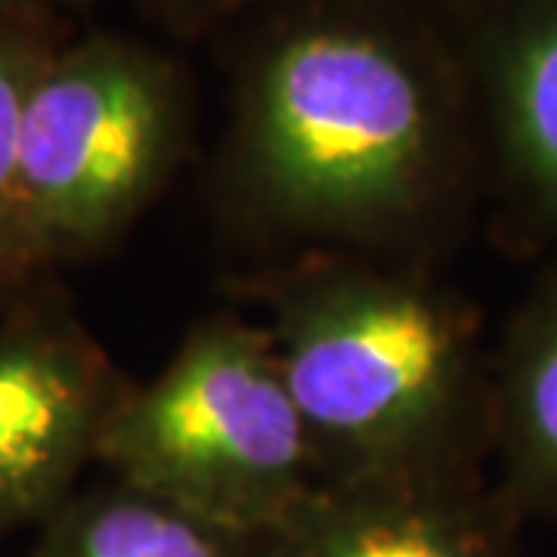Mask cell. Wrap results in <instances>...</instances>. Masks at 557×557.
<instances>
[{"label":"cell","instance_id":"1","mask_svg":"<svg viewBox=\"0 0 557 557\" xmlns=\"http://www.w3.org/2000/svg\"><path fill=\"white\" fill-rule=\"evenodd\" d=\"M474 183L456 72L409 22L322 7L255 50L220 174L242 230L292 255L431 263L468 218Z\"/></svg>","mask_w":557,"mask_h":557},{"label":"cell","instance_id":"2","mask_svg":"<svg viewBox=\"0 0 557 557\" xmlns=\"http://www.w3.org/2000/svg\"><path fill=\"white\" fill-rule=\"evenodd\" d=\"M258 298L322 483L486 471L493 350L428 260L300 251Z\"/></svg>","mask_w":557,"mask_h":557},{"label":"cell","instance_id":"3","mask_svg":"<svg viewBox=\"0 0 557 557\" xmlns=\"http://www.w3.org/2000/svg\"><path fill=\"white\" fill-rule=\"evenodd\" d=\"M97 465L255 539L273 536L322 483L270 332L230 310L199 319L152 379L131 381Z\"/></svg>","mask_w":557,"mask_h":557},{"label":"cell","instance_id":"4","mask_svg":"<svg viewBox=\"0 0 557 557\" xmlns=\"http://www.w3.org/2000/svg\"><path fill=\"white\" fill-rule=\"evenodd\" d=\"M186 94L156 50L97 38L40 60L16 149V226L28 267L115 242L174 177Z\"/></svg>","mask_w":557,"mask_h":557},{"label":"cell","instance_id":"5","mask_svg":"<svg viewBox=\"0 0 557 557\" xmlns=\"http://www.w3.org/2000/svg\"><path fill=\"white\" fill-rule=\"evenodd\" d=\"M131 381L65 313L0 325V533L50 518L87 465Z\"/></svg>","mask_w":557,"mask_h":557},{"label":"cell","instance_id":"6","mask_svg":"<svg viewBox=\"0 0 557 557\" xmlns=\"http://www.w3.org/2000/svg\"><path fill=\"white\" fill-rule=\"evenodd\" d=\"M523 520L486 471L319 483L267 557H523Z\"/></svg>","mask_w":557,"mask_h":557},{"label":"cell","instance_id":"7","mask_svg":"<svg viewBox=\"0 0 557 557\" xmlns=\"http://www.w3.org/2000/svg\"><path fill=\"white\" fill-rule=\"evenodd\" d=\"M478 72L505 218L520 239L557 245V0H505Z\"/></svg>","mask_w":557,"mask_h":557},{"label":"cell","instance_id":"8","mask_svg":"<svg viewBox=\"0 0 557 557\" xmlns=\"http://www.w3.org/2000/svg\"><path fill=\"white\" fill-rule=\"evenodd\" d=\"M496 483L523 518H557V258L493 350Z\"/></svg>","mask_w":557,"mask_h":557},{"label":"cell","instance_id":"9","mask_svg":"<svg viewBox=\"0 0 557 557\" xmlns=\"http://www.w3.org/2000/svg\"><path fill=\"white\" fill-rule=\"evenodd\" d=\"M35 557H267V539L242 536L156 493L106 478L72 493L44 520Z\"/></svg>","mask_w":557,"mask_h":557},{"label":"cell","instance_id":"10","mask_svg":"<svg viewBox=\"0 0 557 557\" xmlns=\"http://www.w3.org/2000/svg\"><path fill=\"white\" fill-rule=\"evenodd\" d=\"M38 65L40 60L0 32V278L25 276L32 270L16 226V149L22 109Z\"/></svg>","mask_w":557,"mask_h":557},{"label":"cell","instance_id":"11","mask_svg":"<svg viewBox=\"0 0 557 557\" xmlns=\"http://www.w3.org/2000/svg\"><path fill=\"white\" fill-rule=\"evenodd\" d=\"M180 10H193V13H218L223 7H230L233 0H174Z\"/></svg>","mask_w":557,"mask_h":557}]
</instances>
